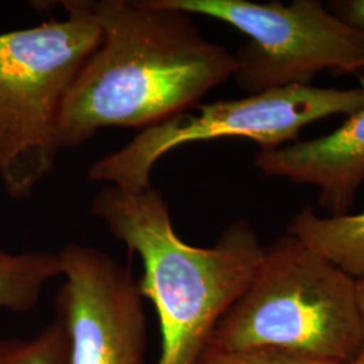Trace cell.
Returning a JSON list of instances; mask_svg holds the SVG:
<instances>
[{"label": "cell", "mask_w": 364, "mask_h": 364, "mask_svg": "<svg viewBox=\"0 0 364 364\" xmlns=\"http://www.w3.org/2000/svg\"><path fill=\"white\" fill-rule=\"evenodd\" d=\"M208 346L273 348L350 364L364 350L355 278L284 235L264 247L251 284L224 313Z\"/></svg>", "instance_id": "cell-3"}, {"label": "cell", "mask_w": 364, "mask_h": 364, "mask_svg": "<svg viewBox=\"0 0 364 364\" xmlns=\"http://www.w3.org/2000/svg\"><path fill=\"white\" fill-rule=\"evenodd\" d=\"M0 364H70L65 329L54 318L33 338H0Z\"/></svg>", "instance_id": "cell-11"}, {"label": "cell", "mask_w": 364, "mask_h": 364, "mask_svg": "<svg viewBox=\"0 0 364 364\" xmlns=\"http://www.w3.org/2000/svg\"><path fill=\"white\" fill-rule=\"evenodd\" d=\"M61 272L58 252H10L0 247V309L30 312L45 287Z\"/></svg>", "instance_id": "cell-10"}, {"label": "cell", "mask_w": 364, "mask_h": 364, "mask_svg": "<svg viewBox=\"0 0 364 364\" xmlns=\"http://www.w3.org/2000/svg\"><path fill=\"white\" fill-rule=\"evenodd\" d=\"M355 287H356V299H358L359 311L362 314V320H363L364 324V275L355 279Z\"/></svg>", "instance_id": "cell-14"}, {"label": "cell", "mask_w": 364, "mask_h": 364, "mask_svg": "<svg viewBox=\"0 0 364 364\" xmlns=\"http://www.w3.org/2000/svg\"><path fill=\"white\" fill-rule=\"evenodd\" d=\"M102 41L63 105L58 141L76 149L103 129L153 127L234 75V53L204 38L164 0H85Z\"/></svg>", "instance_id": "cell-1"}, {"label": "cell", "mask_w": 364, "mask_h": 364, "mask_svg": "<svg viewBox=\"0 0 364 364\" xmlns=\"http://www.w3.org/2000/svg\"><path fill=\"white\" fill-rule=\"evenodd\" d=\"M287 234L352 278L364 275V212L320 218L312 208L302 209L290 221Z\"/></svg>", "instance_id": "cell-9"}, {"label": "cell", "mask_w": 364, "mask_h": 364, "mask_svg": "<svg viewBox=\"0 0 364 364\" xmlns=\"http://www.w3.org/2000/svg\"><path fill=\"white\" fill-rule=\"evenodd\" d=\"M63 7L64 19L0 34V181L13 200L54 169L66 95L102 41L85 0Z\"/></svg>", "instance_id": "cell-4"}, {"label": "cell", "mask_w": 364, "mask_h": 364, "mask_svg": "<svg viewBox=\"0 0 364 364\" xmlns=\"http://www.w3.org/2000/svg\"><path fill=\"white\" fill-rule=\"evenodd\" d=\"M92 213L142 260L139 289L156 308L162 336L156 364H196L257 273L264 255L259 236L236 220L212 247L192 246L174 231L168 203L153 186L132 193L105 185Z\"/></svg>", "instance_id": "cell-2"}, {"label": "cell", "mask_w": 364, "mask_h": 364, "mask_svg": "<svg viewBox=\"0 0 364 364\" xmlns=\"http://www.w3.org/2000/svg\"><path fill=\"white\" fill-rule=\"evenodd\" d=\"M331 11L350 23L364 30V0H338L331 3ZM359 77L364 80V66L359 70Z\"/></svg>", "instance_id": "cell-13"}, {"label": "cell", "mask_w": 364, "mask_h": 364, "mask_svg": "<svg viewBox=\"0 0 364 364\" xmlns=\"http://www.w3.org/2000/svg\"><path fill=\"white\" fill-rule=\"evenodd\" d=\"M173 9L228 23L250 41L234 53L237 87L247 95L309 84L318 72L355 73L364 66V30L317 0H164Z\"/></svg>", "instance_id": "cell-6"}, {"label": "cell", "mask_w": 364, "mask_h": 364, "mask_svg": "<svg viewBox=\"0 0 364 364\" xmlns=\"http://www.w3.org/2000/svg\"><path fill=\"white\" fill-rule=\"evenodd\" d=\"M255 166L269 177L317 186L329 218L348 215L364 180V107L328 135L259 150Z\"/></svg>", "instance_id": "cell-8"}, {"label": "cell", "mask_w": 364, "mask_h": 364, "mask_svg": "<svg viewBox=\"0 0 364 364\" xmlns=\"http://www.w3.org/2000/svg\"><path fill=\"white\" fill-rule=\"evenodd\" d=\"M350 364H364V350Z\"/></svg>", "instance_id": "cell-15"}, {"label": "cell", "mask_w": 364, "mask_h": 364, "mask_svg": "<svg viewBox=\"0 0 364 364\" xmlns=\"http://www.w3.org/2000/svg\"><path fill=\"white\" fill-rule=\"evenodd\" d=\"M58 255L64 282L55 320L65 329L70 364H144L147 320L130 269L88 245L68 243Z\"/></svg>", "instance_id": "cell-7"}, {"label": "cell", "mask_w": 364, "mask_h": 364, "mask_svg": "<svg viewBox=\"0 0 364 364\" xmlns=\"http://www.w3.org/2000/svg\"><path fill=\"white\" fill-rule=\"evenodd\" d=\"M364 107V87L356 90L317 88L293 84L247 95L242 99L196 105L153 127L93 162L88 178L126 192L151 186V173L161 158L185 144L219 138H247L260 150L296 141L299 131L316 120L350 117Z\"/></svg>", "instance_id": "cell-5"}, {"label": "cell", "mask_w": 364, "mask_h": 364, "mask_svg": "<svg viewBox=\"0 0 364 364\" xmlns=\"http://www.w3.org/2000/svg\"><path fill=\"white\" fill-rule=\"evenodd\" d=\"M196 364H335L273 348L221 350L209 347Z\"/></svg>", "instance_id": "cell-12"}]
</instances>
